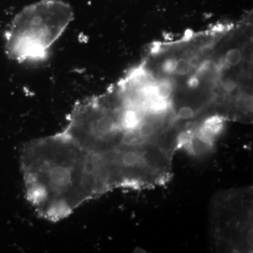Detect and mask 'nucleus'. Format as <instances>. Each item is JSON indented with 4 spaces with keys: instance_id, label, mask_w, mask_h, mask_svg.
Instances as JSON below:
<instances>
[{
    "instance_id": "nucleus-1",
    "label": "nucleus",
    "mask_w": 253,
    "mask_h": 253,
    "mask_svg": "<svg viewBox=\"0 0 253 253\" xmlns=\"http://www.w3.org/2000/svg\"><path fill=\"white\" fill-rule=\"evenodd\" d=\"M21 168L26 199L46 220H62L102 196L87 154L63 131L25 144Z\"/></svg>"
},
{
    "instance_id": "nucleus-2",
    "label": "nucleus",
    "mask_w": 253,
    "mask_h": 253,
    "mask_svg": "<svg viewBox=\"0 0 253 253\" xmlns=\"http://www.w3.org/2000/svg\"><path fill=\"white\" fill-rule=\"evenodd\" d=\"M73 18L72 8L60 0H42L26 6L5 33V52L18 62L46 59Z\"/></svg>"
},
{
    "instance_id": "nucleus-3",
    "label": "nucleus",
    "mask_w": 253,
    "mask_h": 253,
    "mask_svg": "<svg viewBox=\"0 0 253 253\" xmlns=\"http://www.w3.org/2000/svg\"><path fill=\"white\" fill-rule=\"evenodd\" d=\"M253 188L219 191L210 206L209 235L217 252H253Z\"/></svg>"
},
{
    "instance_id": "nucleus-4",
    "label": "nucleus",
    "mask_w": 253,
    "mask_h": 253,
    "mask_svg": "<svg viewBox=\"0 0 253 253\" xmlns=\"http://www.w3.org/2000/svg\"><path fill=\"white\" fill-rule=\"evenodd\" d=\"M226 64L229 66H236L240 64L243 60V54L239 49H231L227 51L224 57Z\"/></svg>"
}]
</instances>
